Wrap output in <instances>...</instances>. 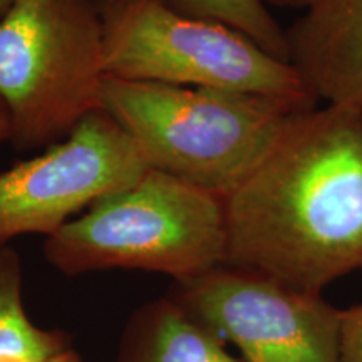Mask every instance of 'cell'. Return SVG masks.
<instances>
[{"label":"cell","instance_id":"obj_1","mask_svg":"<svg viewBox=\"0 0 362 362\" xmlns=\"http://www.w3.org/2000/svg\"><path fill=\"white\" fill-rule=\"evenodd\" d=\"M223 208L226 265L314 296L362 270V111L293 115Z\"/></svg>","mask_w":362,"mask_h":362},{"label":"cell","instance_id":"obj_2","mask_svg":"<svg viewBox=\"0 0 362 362\" xmlns=\"http://www.w3.org/2000/svg\"><path fill=\"white\" fill-rule=\"evenodd\" d=\"M315 106L237 90L106 76L101 110L129 136L148 170L226 197L285 124Z\"/></svg>","mask_w":362,"mask_h":362},{"label":"cell","instance_id":"obj_3","mask_svg":"<svg viewBox=\"0 0 362 362\" xmlns=\"http://www.w3.org/2000/svg\"><path fill=\"white\" fill-rule=\"evenodd\" d=\"M62 275L144 270L183 282L225 264L223 198L156 170L104 194L44 240Z\"/></svg>","mask_w":362,"mask_h":362},{"label":"cell","instance_id":"obj_4","mask_svg":"<svg viewBox=\"0 0 362 362\" xmlns=\"http://www.w3.org/2000/svg\"><path fill=\"white\" fill-rule=\"evenodd\" d=\"M99 0H16L0 17V99L17 151L49 148L101 111Z\"/></svg>","mask_w":362,"mask_h":362},{"label":"cell","instance_id":"obj_5","mask_svg":"<svg viewBox=\"0 0 362 362\" xmlns=\"http://www.w3.org/2000/svg\"><path fill=\"white\" fill-rule=\"evenodd\" d=\"M106 76L260 94L317 106L293 67L220 22L166 0H99Z\"/></svg>","mask_w":362,"mask_h":362},{"label":"cell","instance_id":"obj_6","mask_svg":"<svg viewBox=\"0 0 362 362\" xmlns=\"http://www.w3.org/2000/svg\"><path fill=\"white\" fill-rule=\"evenodd\" d=\"M168 296L247 362H342L341 309L259 272L218 265Z\"/></svg>","mask_w":362,"mask_h":362},{"label":"cell","instance_id":"obj_7","mask_svg":"<svg viewBox=\"0 0 362 362\" xmlns=\"http://www.w3.org/2000/svg\"><path fill=\"white\" fill-rule=\"evenodd\" d=\"M148 171L129 136L103 110L66 139L0 173V245L22 235L51 237L103 198Z\"/></svg>","mask_w":362,"mask_h":362},{"label":"cell","instance_id":"obj_8","mask_svg":"<svg viewBox=\"0 0 362 362\" xmlns=\"http://www.w3.org/2000/svg\"><path fill=\"white\" fill-rule=\"evenodd\" d=\"M285 39L287 62L317 101L362 111V0H312Z\"/></svg>","mask_w":362,"mask_h":362},{"label":"cell","instance_id":"obj_9","mask_svg":"<svg viewBox=\"0 0 362 362\" xmlns=\"http://www.w3.org/2000/svg\"><path fill=\"white\" fill-rule=\"evenodd\" d=\"M116 362H238L168 293L139 305L126 322Z\"/></svg>","mask_w":362,"mask_h":362},{"label":"cell","instance_id":"obj_10","mask_svg":"<svg viewBox=\"0 0 362 362\" xmlns=\"http://www.w3.org/2000/svg\"><path fill=\"white\" fill-rule=\"evenodd\" d=\"M69 346L57 330L37 327L22 298V265L11 245H0V362H45Z\"/></svg>","mask_w":362,"mask_h":362},{"label":"cell","instance_id":"obj_11","mask_svg":"<svg viewBox=\"0 0 362 362\" xmlns=\"http://www.w3.org/2000/svg\"><path fill=\"white\" fill-rule=\"evenodd\" d=\"M185 16L225 24L287 62L285 29L262 0H166Z\"/></svg>","mask_w":362,"mask_h":362},{"label":"cell","instance_id":"obj_12","mask_svg":"<svg viewBox=\"0 0 362 362\" xmlns=\"http://www.w3.org/2000/svg\"><path fill=\"white\" fill-rule=\"evenodd\" d=\"M341 357L342 362H362V304L342 310Z\"/></svg>","mask_w":362,"mask_h":362},{"label":"cell","instance_id":"obj_13","mask_svg":"<svg viewBox=\"0 0 362 362\" xmlns=\"http://www.w3.org/2000/svg\"><path fill=\"white\" fill-rule=\"evenodd\" d=\"M267 7H279L287 8V11H304L309 6L312 0H262Z\"/></svg>","mask_w":362,"mask_h":362},{"label":"cell","instance_id":"obj_14","mask_svg":"<svg viewBox=\"0 0 362 362\" xmlns=\"http://www.w3.org/2000/svg\"><path fill=\"white\" fill-rule=\"evenodd\" d=\"M8 138H11V117L6 104L0 99V144L8 143Z\"/></svg>","mask_w":362,"mask_h":362},{"label":"cell","instance_id":"obj_15","mask_svg":"<svg viewBox=\"0 0 362 362\" xmlns=\"http://www.w3.org/2000/svg\"><path fill=\"white\" fill-rule=\"evenodd\" d=\"M45 362H84L81 359V356L72 349L71 346L64 347V349H61L57 352V354H54L51 359H47Z\"/></svg>","mask_w":362,"mask_h":362},{"label":"cell","instance_id":"obj_16","mask_svg":"<svg viewBox=\"0 0 362 362\" xmlns=\"http://www.w3.org/2000/svg\"><path fill=\"white\" fill-rule=\"evenodd\" d=\"M13 2H16V0H0V17H2L4 13H6L8 8H11Z\"/></svg>","mask_w":362,"mask_h":362}]
</instances>
